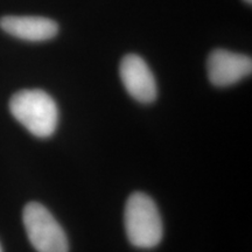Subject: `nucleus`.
<instances>
[{
  "label": "nucleus",
  "instance_id": "obj_3",
  "mask_svg": "<svg viewBox=\"0 0 252 252\" xmlns=\"http://www.w3.org/2000/svg\"><path fill=\"white\" fill-rule=\"evenodd\" d=\"M23 222L27 237L37 252H69L64 230L45 206L39 202L27 203Z\"/></svg>",
  "mask_w": 252,
  "mask_h": 252
},
{
  "label": "nucleus",
  "instance_id": "obj_2",
  "mask_svg": "<svg viewBox=\"0 0 252 252\" xmlns=\"http://www.w3.org/2000/svg\"><path fill=\"white\" fill-rule=\"evenodd\" d=\"M125 231L134 248L153 249L163 236L161 215L149 195L135 191L128 197L124 213Z\"/></svg>",
  "mask_w": 252,
  "mask_h": 252
},
{
  "label": "nucleus",
  "instance_id": "obj_8",
  "mask_svg": "<svg viewBox=\"0 0 252 252\" xmlns=\"http://www.w3.org/2000/svg\"><path fill=\"white\" fill-rule=\"evenodd\" d=\"M0 252H4V251H2V247H1V244H0Z\"/></svg>",
  "mask_w": 252,
  "mask_h": 252
},
{
  "label": "nucleus",
  "instance_id": "obj_4",
  "mask_svg": "<svg viewBox=\"0 0 252 252\" xmlns=\"http://www.w3.org/2000/svg\"><path fill=\"white\" fill-rule=\"evenodd\" d=\"M119 75L123 86L132 98L143 104L156 100L158 94L156 78L149 64L139 55L124 56L119 64Z\"/></svg>",
  "mask_w": 252,
  "mask_h": 252
},
{
  "label": "nucleus",
  "instance_id": "obj_6",
  "mask_svg": "<svg viewBox=\"0 0 252 252\" xmlns=\"http://www.w3.org/2000/svg\"><path fill=\"white\" fill-rule=\"evenodd\" d=\"M0 28L9 35L31 42H41L58 35L59 25L43 17L6 15L0 19Z\"/></svg>",
  "mask_w": 252,
  "mask_h": 252
},
{
  "label": "nucleus",
  "instance_id": "obj_1",
  "mask_svg": "<svg viewBox=\"0 0 252 252\" xmlns=\"http://www.w3.org/2000/svg\"><path fill=\"white\" fill-rule=\"evenodd\" d=\"M9 111L30 133L37 138L50 137L58 127V105L43 90L26 89L15 93L9 99Z\"/></svg>",
  "mask_w": 252,
  "mask_h": 252
},
{
  "label": "nucleus",
  "instance_id": "obj_5",
  "mask_svg": "<svg viewBox=\"0 0 252 252\" xmlns=\"http://www.w3.org/2000/svg\"><path fill=\"white\" fill-rule=\"evenodd\" d=\"M252 71L250 56L230 52L226 49H215L207 60L208 78L215 87L224 88L234 86Z\"/></svg>",
  "mask_w": 252,
  "mask_h": 252
},
{
  "label": "nucleus",
  "instance_id": "obj_7",
  "mask_svg": "<svg viewBox=\"0 0 252 252\" xmlns=\"http://www.w3.org/2000/svg\"><path fill=\"white\" fill-rule=\"evenodd\" d=\"M244 1L248 2V4H250V5L252 4V0H244Z\"/></svg>",
  "mask_w": 252,
  "mask_h": 252
}]
</instances>
